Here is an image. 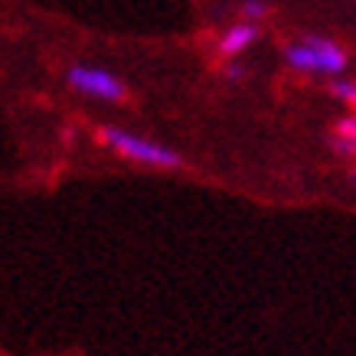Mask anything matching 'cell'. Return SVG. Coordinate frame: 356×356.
<instances>
[{"label":"cell","instance_id":"1","mask_svg":"<svg viewBox=\"0 0 356 356\" xmlns=\"http://www.w3.org/2000/svg\"><path fill=\"white\" fill-rule=\"evenodd\" d=\"M102 140L108 144L115 154L128 157L134 163H144V167H180V154L163 147L157 140H147V138H138L124 128H102Z\"/></svg>","mask_w":356,"mask_h":356},{"label":"cell","instance_id":"2","mask_svg":"<svg viewBox=\"0 0 356 356\" xmlns=\"http://www.w3.org/2000/svg\"><path fill=\"white\" fill-rule=\"evenodd\" d=\"M288 65L301 69V72H324V76H340L346 69V53L334 40H321V36H307L301 43L288 46Z\"/></svg>","mask_w":356,"mask_h":356},{"label":"cell","instance_id":"3","mask_svg":"<svg viewBox=\"0 0 356 356\" xmlns=\"http://www.w3.org/2000/svg\"><path fill=\"white\" fill-rule=\"evenodd\" d=\"M69 86L82 92V95L102 98V102H121L124 98V86L118 76H111L108 69H95V65H72L69 69Z\"/></svg>","mask_w":356,"mask_h":356},{"label":"cell","instance_id":"4","mask_svg":"<svg viewBox=\"0 0 356 356\" xmlns=\"http://www.w3.org/2000/svg\"><path fill=\"white\" fill-rule=\"evenodd\" d=\"M252 40H255V26L252 23H236V26H229L226 33H222V40H219V53L222 56H238L245 53L248 46H252Z\"/></svg>","mask_w":356,"mask_h":356},{"label":"cell","instance_id":"5","mask_svg":"<svg viewBox=\"0 0 356 356\" xmlns=\"http://www.w3.org/2000/svg\"><path fill=\"white\" fill-rule=\"evenodd\" d=\"M334 151H337V154H343V157L356 154V115H346V118L337 121Z\"/></svg>","mask_w":356,"mask_h":356},{"label":"cell","instance_id":"6","mask_svg":"<svg viewBox=\"0 0 356 356\" xmlns=\"http://www.w3.org/2000/svg\"><path fill=\"white\" fill-rule=\"evenodd\" d=\"M334 95L343 98L346 105H353V108H356V82H346V79L334 82Z\"/></svg>","mask_w":356,"mask_h":356},{"label":"cell","instance_id":"7","mask_svg":"<svg viewBox=\"0 0 356 356\" xmlns=\"http://www.w3.org/2000/svg\"><path fill=\"white\" fill-rule=\"evenodd\" d=\"M242 13H245V20L252 23V20H261V17L268 13V7H265L261 0H245V3H242Z\"/></svg>","mask_w":356,"mask_h":356},{"label":"cell","instance_id":"8","mask_svg":"<svg viewBox=\"0 0 356 356\" xmlns=\"http://www.w3.org/2000/svg\"><path fill=\"white\" fill-rule=\"evenodd\" d=\"M226 76H232V79H238V76H242V69H238V65H229V69H226Z\"/></svg>","mask_w":356,"mask_h":356},{"label":"cell","instance_id":"9","mask_svg":"<svg viewBox=\"0 0 356 356\" xmlns=\"http://www.w3.org/2000/svg\"><path fill=\"white\" fill-rule=\"evenodd\" d=\"M353 184H356V170H353Z\"/></svg>","mask_w":356,"mask_h":356}]
</instances>
